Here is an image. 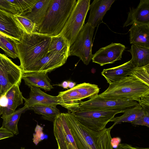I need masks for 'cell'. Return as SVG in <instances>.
Instances as JSON below:
<instances>
[{
  "label": "cell",
  "instance_id": "cell-1",
  "mask_svg": "<svg viewBox=\"0 0 149 149\" xmlns=\"http://www.w3.org/2000/svg\"><path fill=\"white\" fill-rule=\"evenodd\" d=\"M65 115L78 149H113L111 144L112 127L93 131L82 124L70 113Z\"/></svg>",
  "mask_w": 149,
  "mask_h": 149
},
{
  "label": "cell",
  "instance_id": "cell-2",
  "mask_svg": "<svg viewBox=\"0 0 149 149\" xmlns=\"http://www.w3.org/2000/svg\"><path fill=\"white\" fill-rule=\"evenodd\" d=\"M51 39V36L37 32L24 33L20 41L17 43L18 58L22 71H29L47 54Z\"/></svg>",
  "mask_w": 149,
  "mask_h": 149
},
{
  "label": "cell",
  "instance_id": "cell-3",
  "mask_svg": "<svg viewBox=\"0 0 149 149\" xmlns=\"http://www.w3.org/2000/svg\"><path fill=\"white\" fill-rule=\"evenodd\" d=\"M76 1V0H52L45 17L36 32L51 37L59 34Z\"/></svg>",
  "mask_w": 149,
  "mask_h": 149
},
{
  "label": "cell",
  "instance_id": "cell-4",
  "mask_svg": "<svg viewBox=\"0 0 149 149\" xmlns=\"http://www.w3.org/2000/svg\"><path fill=\"white\" fill-rule=\"evenodd\" d=\"M105 97L139 102L142 97L149 95V87L128 76L115 83L99 95Z\"/></svg>",
  "mask_w": 149,
  "mask_h": 149
},
{
  "label": "cell",
  "instance_id": "cell-5",
  "mask_svg": "<svg viewBox=\"0 0 149 149\" xmlns=\"http://www.w3.org/2000/svg\"><path fill=\"white\" fill-rule=\"evenodd\" d=\"M90 0H78L60 34L66 39L70 46L75 41L84 24L89 10Z\"/></svg>",
  "mask_w": 149,
  "mask_h": 149
},
{
  "label": "cell",
  "instance_id": "cell-6",
  "mask_svg": "<svg viewBox=\"0 0 149 149\" xmlns=\"http://www.w3.org/2000/svg\"><path fill=\"white\" fill-rule=\"evenodd\" d=\"M125 109L77 110L70 113L84 125L92 130L99 131L106 128L116 114L123 113Z\"/></svg>",
  "mask_w": 149,
  "mask_h": 149
},
{
  "label": "cell",
  "instance_id": "cell-7",
  "mask_svg": "<svg viewBox=\"0 0 149 149\" xmlns=\"http://www.w3.org/2000/svg\"><path fill=\"white\" fill-rule=\"evenodd\" d=\"M94 29L88 23L85 24L70 48L69 56L79 57L86 65L89 64L93 57L92 39Z\"/></svg>",
  "mask_w": 149,
  "mask_h": 149
},
{
  "label": "cell",
  "instance_id": "cell-8",
  "mask_svg": "<svg viewBox=\"0 0 149 149\" xmlns=\"http://www.w3.org/2000/svg\"><path fill=\"white\" fill-rule=\"evenodd\" d=\"M99 91L97 85L84 82L77 84L71 89L59 92L57 97L61 105L70 111L75 102L92 97L97 95Z\"/></svg>",
  "mask_w": 149,
  "mask_h": 149
},
{
  "label": "cell",
  "instance_id": "cell-9",
  "mask_svg": "<svg viewBox=\"0 0 149 149\" xmlns=\"http://www.w3.org/2000/svg\"><path fill=\"white\" fill-rule=\"evenodd\" d=\"M22 70L6 55L0 53V97L5 94L14 85H19Z\"/></svg>",
  "mask_w": 149,
  "mask_h": 149
},
{
  "label": "cell",
  "instance_id": "cell-10",
  "mask_svg": "<svg viewBox=\"0 0 149 149\" xmlns=\"http://www.w3.org/2000/svg\"><path fill=\"white\" fill-rule=\"evenodd\" d=\"M89 99L86 101L79 102L77 111L125 109L138 104L136 101L107 98L98 94Z\"/></svg>",
  "mask_w": 149,
  "mask_h": 149
},
{
  "label": "cell",
  "instance_id": "cell-11",
  "mask_svg": "<svg viewBox=\"0 0 149 149\" xmlns=\"http://www.w3.org/2000/svg\"><path fill=\"white\" fill-rule=\"evenodd\" d=\"M53 122V133L58 149H78L68 126L65 113H61Z\"/></svg>",
  "mask_w": 149,
  "mask_h": 149
},
{
  "label": "cell",
  "instance_id": "cell-12",
  "mask_svg": "<svg viewBox=\"0 0 149 149\" xmlns=\"http://www.w3.org/2000/svg\"><path fill=\"white\" fill-rule=\"evenodd\" d=\"M24 33L14 14L0 9V34L17 43Z\"/></svg>",
  "mask_w": 149,
  "mask_h": 149
},
{
  "label": "cell",
  "instance_id": "cell-13",
  "mask_svg": "<svg viewBox=\"0 0 149 149\" xmlns=\"http://www.w3.org/2000/svg\"><path fill=\"white\" fill-rule=\"evenodd\" d=\"M125 46L121 44L112 43L100 49L93 55L92 62L101 66L109 63H113L122 58Z\"/></svg>",
  "mask_w": 149,
  "mask_h": 149
},
{
  "label": "cell",
  "instance_id": "cell-14",
  "mask_svg": "<svg viewBox=\"0 0 149 149\" xmlns=\"http://www.w3.org/2000/svg\"><path fill=\"white\" fill-rule=\"evenodd\" d=\"M68 58L55 52H48L43 57L36 62L29 72L48 73L63 65Z\"/></svg>",
  "mask_w": 149,
  "mask_h": 149
},
{
  "label": "cell",
  "instance_id": "cell-15",
  "mask_svg": "<svg viewBox=\"0 0 149 149\" xmlns=\"http://www.w3.org/2000/svg\"><path fill=\"white\" fill-rule=\"evenodd\" d=\"M130 8L123 27L134 23L149 26V0H141L136 8Z\"/></svg>",
  "mask_w": 149,
  "mask_h": 149
},
{
  "label": "cell",
  "instance_id": "cell-16",
  "mask_svg": "<svg viewBox=\"0 0 149 149\" xmlns=\"http://www.w3.org/2000/svg\"><path fill=\"white\" fill-rule=\"evenodd\" d=\"M115 1L114 0H93L90 4V13L87 22L94 28L97 27Z\"/></svg>",
  "mask_w": 149,
  "mask_h": 149
},
{
  "label": "cell",
  "instance_id": "cell-17",
  "mask_svg": "<svg viewBox=\"0 0 149 149\" xmlns=\"http://www.w3.org/2000/svg\"><path fill=\"white\" fill-rule=\"evenodd\" d=\"M22 78L25 84L30 88H41L45 91H50L53 88L47 72L22 71Z\"/></svg>",
  "mask_w": 149,
  "mask_h": 149
},
{
  "label": "cell",
  "instance_id": "cell-18",
  "mask_svg": "<svg viewBox=\"0 0 149 149\" xmlns=\"http://www.w3.org/2000/svg\"><path fill=\"white\" fill-rule=\"evenodd\" d=\"M29 97L28 98L24 97V105L28 108L38 104L61 105L57 96L49 95L42 91L40 88L32 87L30 88Z\"/></svg>",
  "mask_w": 149,
  "mask_h": 149
},
{
  "label": "cell",
  "instance_id": "cell-19",
  "mask_svg": "<svg viewBox=\"0 0 149 149\" xmlns=\"http://www.w3.org/2000/svg\"><path fill=\"white\" fill-rule=\"evenodd\" d=\"M134 68L131 60L120 65L104 69L101 74L109 84L115 83L128 76Z\"/></svg>",
  "mask_w": 149,
  "mask_h": 149
},
{
  "label": "cell",
  "instance_id": "cell-20",
  "mask_svg": "<svg viewBox=\"0 0 149 149\" xmlns=\"http://www.w3.org/2000/svg\"><path fill=\"white\" fill-rule=\"evenodd\" d=\"M19 86L18 84L14 85L6 93L7 103L6 107L1 109L2 119L13 113L17 107L23 104L24 97L19 89Z\"/></svg>",
  "mask_w": 149,
  "mask_h": 149
},
{
  "label": "cell",
  "instance_id": "cell-21",
  "mask_svg": "<svg viewBox=\"0 0 149 149\" xmlns=\"http://www.w3.org/2000/svg\"><path fill=\"white\" fill-rule=\"evenodd\" d=\"M129 31L130 44L149 48V26L134 23Z\"/></svg>",
  "mask_w": 149,
  "mask_h": 149
},
{
  "label": "cell",
  "instance_id": "cell-22",
  "mask_svg": "<svg viewBox=\"0 0 149 149\" xmlns=\"http://www.w3.org/2000/svg\"><path fill=\"white\" fill-rule=\"evenodd\" d=\"M52 1V0H38L30 12L21 15L28 18L35 25L36 31L44 19Z\"/></svg>",
  "mask_w": 149,
  "mask_h": 149
},
{
  "label": "cell",
  "instance_id": "cell-23",
  "mask_svg": "<svg viewBox=\"0 0 149 149\" xmlns=\"http://www.w3.org/2000/svg\"><path fill=\"white\" fill-rule=\"evenodd\" d=\"M138 103L133 107L126 109L123 114L120 116L114 117L110 121L113 122L111 126L113 127L116 125L122 122L132 123L147 113Z\"/></svg>",
  "mask_w": 149,
  "mask_h": 149
},
{
  "label": "cell",
  "instance_id": "cell-24",
  "mask_svg": "<svg viewBox=\"0 0 149 149\" xmlns=\"http://www.w3.org/2000/svg\"><path fill=\"white\" fill-rule=\"evenodd\" d=\"M128 51L131 54L130 60L134 68L149 65V48L132 45L130 49Z\"/></svg>",
  "mask_w": 149,
  "mask_h": 149
},
{
  "label": "cell",
  "instance_id": "cell-25",
  "mask_svg": "<svg viewBox=\"0 0 149 149\" xmlns=\"http://www.w3.org/2000/svg\"><path fill=\"white\" fill-rule=\"evenodd\" d=\"M70 47L68 40L63 36L59 34L51 37L48 52H57L68 58L69 56Z\"/></svg>",
  "mask_w": 149,
  "mask_h": 149
},
{
  "label": "cell",
  "instance_id": "cell-26",
  "mask_svg": "<svg viewBox=\"0 0 149 149\" xmlns=\"http://www.w3.org/2000/svg\"><path fill=\"white\" fill-rule=\"evenodd\" d=\"M56 105L38 104L28 108L34 111L35 113L41 115L42 119L53 122L56 117L61 113L56 107Z\"/></svg>",
  "mask_w": 149,
  "mask_h": 149
},
{
  "label": "cell",
  "instance_id": "cell-27",
  "mask_svg": "<svg viewBox=\"0 0 149 149\" xmlns=\"http://www.w3.org/2000/svg\"><path fill=\"white\" fill-rule=\"evenodd\" d=\"M28 110V107L24 105L22 108L15 111L12 114L3 119L2 127L5 128L17 135L19 134L17 123L22 113Z\"/></svg>",
  "mask_w": 149,
  "mask_h": 149
},
{
  "label": "cell",
  "instance_id": "cell-28",
  "mask_svg": "<svg viewBox=\"0 0 149 149\" xmlns=\"http://www.w3.org/2000/svg\"><path fill=\"white\" fill-rule=\"evenodd\" d=\"M0 48L6 56L13 58L18 57L17 43L12 40L0 34Z\"/></svg>",
  "mask_w": 149,
  "mask_h": 149
},
{
  "label": "cell",
  "instance_id": "cell-29",
  "mask_svg": "<svg viewBox=\"0 0 149 149\" xmlns=\"http://www.w3.org/2000/svg\"><path fill=\"white\" fill-rule=\"evenodd\" d=\"M128 76L149 87V65L143 67L134 68Z\"/></svg>",
  "mask_w": 149,
  "mask_h": 149
},
{
  "label": "cell",
  "instance_id": "cell-30",
  "mask_svg": "<svg viewBox=\"0 0 149 149\" xmlns=\"http://www.w3.org/2000/svg\"><path fill=\"white\" fill-rule=\"evenodd\" d=\"M14 15L24 32L27 34L36 32L35 25L30 19L19 14H15Z\"/></svg>",
  "mask_w": 149,
  "mask_h": 149
},
{
  "label": "cell",
  "instance_id": "cell-31",
  "mask_svg": "<svg viewBox=\"0 0 149 149\" xmlns=\"http://www.w3.org/2000/svg\"><path fill=\"white\" fill-rule=\"evenodd\" d=\"M0 9L14 15L18 14L13 0H0Z\"/></svg>",
  "mask_w": 149,
  "mask_h": 149
},
{
  "label": "cell",
  "instance_id": "cell-32",
  "mask_svg": "<svg viewBox=\"0 0 149 149\" xmlns=\"http://www.w3.org/2000/svg\"><path fill=\"white\" fill-rule=\"evenodd\" d=\"M43 127L38 124L35 129V133L33 134V142L36 145L44 139V134L43 132Z\"/></svg>",
  "mask_w": 149,
  "mask_h": 149
},
{
  "label": "cell",
  "instance_id": "cell-33",
  "mask_svg": "<svg viewBox=\"0 0 149 149\" xmlns=\"http://www.w3.org/2000/svg\"><path fill=\"white\" fill-rule=\"evenodd\" d=\"M131 123L135 126H145L149 127V112L147 113L140 118Z\"/></svg>",
  "mask_w": 149,
  "mask_h": 149
},
{
  "label": "cell",
  "instance_id": "cell-34",
  "mask_svg": "<svg viewBox=\"0 0 149 149\" xmlns=\"http://www.w3.org/2000/svg\"><path fill=\"white\" fill-rule=\"evenodd\" d=\"M138 103L146 112H149V95L141 98Z\"/></svg>",
  "mask_w": 149,
  "mask_h": 149
},
{
  "label": "cell",
  "instance_id": "cell-35",
  "mask_svg": "<svg viewBox=\"0 0 149 149\" xmlns=\"http://www.w3.org/2000/svg\"><path fill=\"white\" fill-rule=\"evenodd\" d=\"M14 134L6 129L1 127H0V140L12 137Z\"/></svg>",
  "mask_w": 149,
  "mask_h": 149
},
{
  "label": "cell",
  "instance_id": "cell-36",
  "mask_svg": "<svg viewBox=\"0 0 149 149\" xmlns=\"http://www.w3.org/2000/svg\"><path fill=\"white\" fill-rule=\"evenodd\" d=\"M116 149H149V148L134 146L126 143H122L119 144Z\"/></svg>",
  "mask_w": 149,
  "mask_h": 149
},
{
  "label": "cell",
  "instance_id": "cell-37",
  "mask_svg": "<svg viewBox=\"0 0 149 149\" xmlns=\"http://www.w3.org/2000/svg\"><path fill=\"white\" fill-rule=\"evenodd\" d=\"M121 141V139L119 137H115L111 138V144L113 148L116 149L117 148Z\"/></svg>",
  "mask_w": 149,
  "mask_h": 149
},
{
  "label": "cell",
  "instance_id": "cell-38",
  "mask_svg": "<svg viewBox=\"0 0 149 149\" xmlns=\"http://www.w3.org/2000/svg\"><path fill=\"white\" fill-rule=\"evenodd\" d=\"M7 101L6 94L0 97V106L1 109L6 107Z\"/></svg>",
  "mask_w": 149,
  "mask_h": 149
},
{
  "label": "cell",
  "instance_id": "cell-39",
  "mask_svg": "<svg viewBox=\"0 0 149 149\" xmlns=\"http://www.w3.org/2000/svg\"><path fill=\"white\" fill-rule=\"evenodd\" d=\"M57 85L62 87L64 88L67 89L68 88V81H64L61 84Z\"/></svg>",
  "mask_w": 149,
  "mask_h": 149
},
{
  "label": "cell",
  "instance_id": "cell-40",
  "mask_svg": "<svg viewBox=\"0 0 149 149\" xmlns=\"http://www.w3.org/2000/svg\"><path fill=\"white\" fill-rule=\"evenodd\" d=\"M76 85V83L71 81H68V88L71 89L74 87Z\"/></svg>",
  "mask_w": 149,
  "mask_h": 149
},
{
  "label": "cell",
  "instance_id": "cell-41",
  "mask_svg": "<svg viewBox=\"0 0 149 149\" xmlns=\"http://www.w3.org/2000/svg\"><path fill=\"white\" fill-rule=\"evenodd\" d=\"M1 115V107L0 106V116Z\"/></svg>",
  "mask_w": 149,
  "mask_h": 149
},
{
  "label": "cell",
  "instance_id": "cell-42",
  "mask_svg": "<svg viewBox=\"0 0 149 149\" xmlns=\"http://www.w3.org/2000/svg\"><path fill=\"white\" fill-rule=\"evenodd\" d=\"M21 149H25L24 147H21Z\"/></svg>",
  "mask_w": 149,
  "mask_h": 149
},
{
  "label": "cell",
  "instance_id": "cell-43",
  "mask_svg": "<svg viewBox=\"0 0 149 149\" xmlns=\"http://www.w3.org/2000/svg\"></svg>",
  "mask_w": 149,
  "mask_h": 149
}]
</instances>
